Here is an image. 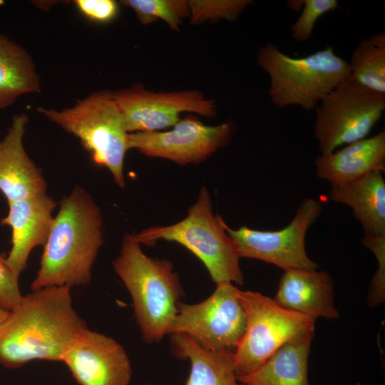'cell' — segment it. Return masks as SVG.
I'll return each instance as SVG.
<instances>
[{"label": "cell", "mask_w": 385, "mask_h": 385, "mask_svg": "<svg viewBox=\"0 0 385 385\" xmlns=\"http://www.w3.org/2000/svg\"><path fill=\"white\" fill-rule=\"evenodd\" d=\"M287 6L291 9L295 11L299 10L303 5V0L301 1H288L287 2Z\"/></svg>", "instance_id": "cell-29"}, {"label": "cell", "mask_w": 385, "mask_h": 385, "mask_svg": "<svg viewBox=\"0 0 385 385\" xmlns=\"http://www.w3.org/2000/svg\"><path fill=\"white\" fill-rule=\"evenodd\" d=\"M37 111L78 138L93 161L109 170L115 183L125 186L123 164L128 147L124 115L112 91L93 92L60 111L38 107Z\"/></svg>", "instance_id": "cell-5"}, {"label": "cell", "mask_w": 385, "mask_h": 385, "mask_svg": "<svg viewBox=\"0 0 385 385\" xmlns=\"http://www.w3.org/2000/svg\"><path fill=\"white\" fill-rule=\"evenodd\" d=\"M322 211L321 202L306 198L300 203L290 223L279 230L262 231L247 226L233 230L223 220L222 223L235 242L240 258L262 260L283 270H317L318 265L308 257L306 252L305 237Z\"/></svg>", "instance_id": "cell-10"}, {"label": "cell", "mask_w": 385, "mask_h": 385, "mask_svg": "<svg viewBox=\"0 0 385 385\" xmlns=\"http://www.w3.org/2000/svg\"><path fill=\"white\" fill-rule=\"evenodd\" d=\"M350 78L362 86L385 94V33L362 38L354 49Z\"/></svg>", "instance_id": "cell-22"}, {"label": "cell", "mask_w": 385, "mask_h": 385, "mask_svg": "<svg viewBox=\"0 0 385 385\" xmlns=\"http://www.w3.org/2000/svg\"><path fill=\"white\" fill-rule=\"evenodd\" d=\"M78 11L91 21L107 23L113 20L118 12V5L113 0H76Z\"/></svg>", "instance_id": "cell-27"}, {"label": "cell", "mask_w": 385, "mask_h": 385, "mask_svg": "<svg viewBox=\"0 0 385 385\" xmlns=\"http://www.w3.org/2000/svg\"><path fill=\"white\" fill-rule=\"evenodd\" d=\"M120 3L132 9L142 24L162 19L174 31H178L182 20L190 16L186 0H123Z\"/></svg>", "instance_id": "cell-23"}, {"label": "cell", "mask_w": 385, "mask_h": 385, "mask_svg": "<svg viewBox=\"0 0 385 385\" xmlns=\"http://www.w3.org/2000/svg\"><path fill=\"white\" fill-rule=\"evenodd\" d=\"M240 291L232 283L223 282L217 284L211 295L200 302H180L168 334H185L207 349L234 351L247 324Z\"/></svg>", "instance_id": "cell-9"}, {"label": "cell", "mask_w": 385, "mask_h": 385, "mask_svg": "<svg viewBox=\"0 0 385 385\" xmlns=\"http://www.w3.org/2000/svg\"><path fill=\"white\" fill-rule=\"evenodd\" d=\"M80 385H128L132 368L123 346L113 338L86 328L62 357Z\"/></svg>", "instance_id": "cell-13"}, {"label": "cell", "mask_w": 385, "mask_h": 385, "mask_svg": "<svg viewBox=\"0 0 385 385\" xmlns=\"http://www.w3.org/2000/svg\"><path fill=\"white\" fill-rule=\"evenodd\" d=\"M142 385H155V384H142Z\"/></svg>", "instance_id": "cell-31"}, {"label": "cell", "mask_w": 385, "mask_h": 385, "mask_svg": "<svg viewBox=\"0 0 385 385\" xmlns=\"http://www.w3.org/2000/svg\"><path fill=\"white\" fill-rule=\"evenodd\" d=\"M28 123L26 113L14 115L7 133L0 138V191L8 202L46 194L41 170L24 147Z\"/></svg>", "instance_id": "cell-15"}, {"label": "cell", "mask_w": 385, "mask_h": 385, "mask_svg": "<svg viewBox=\"0 0 385 385\" xmlns=\"http://www.w3.org/2000/svg\"><path fill=\"white\" fill-rule=\"evenodd\" d=\"M251 4V0H190V22L196 24L208 20L234 21Z\"/></svg>", "instance_id": "cell-24"}, {"label": "cell", "mask_w": 385, "mask_h": 385, "mask_svg": "<svg viewBox=\"0 0 385 385\" xmlns=\"http://www.w3.org/2000/svg\"><path fill=\"white\" fill-rule=\"evenodd\" d=\"M385 110V94L350 78L327 93L315 108L314 135L321 154L365 138Z\"/></svg>", "instance_id": "cell-8"}, {"label": "cell", "mask_w": 385, "mask_h": 385, "mask_svg": "<svg viewBox=\"0 0 385 385\" xmlns=\"http://www.w3.org/2000/svg\"><path fill=\"white\" fill-rule=\"evenodd\" d=\"M383 173L371 172L351 182L332 185L329 197L349 206L365 236L385 235V180Z\"/></svg>", "instance_id": "cell-18"}, {"label": "cell", "mask_w": 385, "mask_h": 385, "mask_svg": "<svg viewBox=\"0 0 385 385\" xmlns=\"http://www.w3.org/2000/svg\"><path fill=\"white\" fill-rule=\"evenodd\" d=\"M113 267L131 297L143 341L158 343L168 334L183 291L169 260L151 258L134 236L125 235Z\"/></svg>", "instance_id": "cell-3"}, {"label": "cell", "mask_w": 385, "mask_h": 385, "mask_svg": "<svg viewBox=\"0 0 385 385\" xmlns=\"http://www.w3.org/2000/svg\"><path fill=\"white\" fill-rule=\"evenodd\" d=\"M339 7L337 0H303L302 13L289 29L292 38L299 43L307 41L317 20L326 13Z\"/></svg>", "instance_id": "cell-25"}, {"label": "cell", "mask_w": 385, "mask_h": 385, "mask_svg": "<svg viewBox=\"0 0 385 385\" xmlns=\"http://www.w3.org/2000/svg\"><path fill=\"white\" fill-rule=\"evenodd\" d=\"M8 313L9 312L0 309V322L3 321V319L6 317Z\"/></svg>", "instance_id": "cell-30"}, {"label": "cell", "mask_w": 385, "mask_h": 385, "mask_svg": "<svg viewBox=\"0 0 385 385\" xmlns=\"http://www.w3.org/2000/svg\"><path fill=\"white\" fill-rule=\"evenodd\" d=\"M319 178L330 185L355 180L374 171L385 173V130L320 154L315 160Z\"/></svg>", "instance_id": "cell-17"}, {"label": "cell", "mask_w": 385, "mask_h": 385, "mask_svg": "<svg viewBox=\"0 0 385 385\" xmlns=\"http://www.w3.org/2000/svg\"><path fill=\"white\" fill-rule=\"evenodd\" d=\"M222 219L212 212L210 196L203 187L183 220L171 225L152 227L134 235L140 244L151 245L158 240L176 242L197 256L213 282L242 284L241 259L235 242L225 232Z\"/></svg>", "instance_id": "cell-6"}, {"label": "cell", "mask_w": 385, "mask_h": 385, "mask_svg": "<svg viewBox=\"0 0 385 385\" xmlns=\"http://www.w3.org/2000/svg\"><path fill=\"white\" fill-rule=\"evenodd\" d=\"M40 91V78L31 55L0 33V109L11 106L23 95Z\"/></svg>", "instance_id": "cell-21"}, {"label": "cell", "mask_w": 385, "mask_h": 385, "mask_svg": "<svg viewBox=\"0 0 385 385\" xmlns=\"http://www.w3.org/2000/svg\"><path fill=\"white\" fill-rule=\"evenodd\" d=\"M239 383H240V382H239ZM240 385H249V384H243V383H240Z\"/></svg>", "instance_id": "cell-32"}, {"label": "cell", "mask_w": 385, "mask_h": 385, "mask_svg": "<svg viewBox=\"0 0 385 385\" xmlns=\"http://www.w3.org/2000/svg\"><path fill=\"white\" fill-rule=\"evenodd\" d=\"M362 244L369 249L377 260V270L371 282L367 303L374 308L381 305L385 298V235L364 236Z\"/></svg>", "instance_id": "cell-26"}, {"label": "cell", "mask_w": 385, "mask_h": 385, "mask_svg": "<svg viewBox=\"0 0 385 385\" xmlns=\"http://www.w3.org/2000/svg\"><path fill=\"white\" fill-rule=\"evenodd\" d=\"M247 316L232 360L237 379L258 370L285 343L314 332L315 319L287 309L258 292L240 291Z\"/></svg>", "instance_id": "cell-7"}, {"label": "cell", "mask_w": 385, "mask_h": 385, "mask_svg": "<svg viewBox=\"0 0 385 385\" xmlns=\"http://www.w3.org/2000/svg\"><path fill=\"white\" fill-rule=\"evenodd\" d=\"M173 127L166 132L129 133V149L179 164L198 163L227 145L235 129L230 122L205 125L193 115L180 119Z\"/></svg>", "instance_id": "cell-11"}, {"label": "cell", "mask_w": 385, "mask_h": 385, "mask_svg": "<svg viewBox=\"0 0 385 385\" xmlns=\"http://www.w3.org/2000/svg\"><path fill=\"white\" fill-rule=\"evenodd\" d=\"M175 355L188 359L190 372L185 385H240L231 351H212L183 334H172Z\"/></svg>", "instance_id": "cell-20"}, {"label": "cell", "mask_w": 385, "mask_h": 385, "mask_svg": "<svg viewBox=\"0 0 385 385\" xmlns=\"http://www.w3.org/2000/svg\"><path fill=\"white\" fill-rule=\"evenodd\" d=\"M8 204L9 212L1 220V224L11 228V248L2 261L19 279L31 250L46 242L56 202L44 194Z\"/></svg>", "instance_id": "cell-14"}, {"label": "cell", "mask_w": 385, "mask_h": 385, "mask_svg": "<svg viewBox=\"0 0 385 385\" xmlns=\"http://www.w3.org/2000/svg\"><path fill=\"white\" fill-rule=\"evenodd\" d=\"M334 282L325 271L284 270L273 299L281 307L312 318L334 319L339 313L334 304Z\"/></svg>", "instance_id": "cell-16"}, {"label": "cell", "mask_w": 385, "mask_h": 385, "mask_svg": "<svg viewBox=\"0 0 385 385\" xmlns=\"http://www.w3.org/2000/svg\"><path fill=\"white\" fill-rule=\"evenodd\" d=\"M257 61L270 77L268 95L278 108L298 106L310 111L350 78L349 63L336 54L331 45L309 56L293 58L270 42L258 49Z\"/></svg>", "instance_id": "cell-4"}, {"label": "cell", "mask_w": 385, "mask_h": 385, "mask_svg": "<svg viewBox=\"0 0 385 385\" xmlns=\"http://www.w3.org/2000/svg\"><path fill=\"white\" fill-rule=\"evenodd\" d=\"M103 234L99 207L88 192L76 186L61 201L31 290L89 284Z\"/></svg>", "instance_id": "cell-2"}, {"label": "cell", "mask_w": 385, "mask_h": 385, "mask_svg": "<svg viewBox=\"0 0 385 385\" xmlns=\"http://www.w3.org/2000/svg\"><path fill=\"white\" fill-rule=\"evenodd\" d=\"M125 120L128 132H157L174 126L183 112L214 116L216 104L197 91L154 93L140 85L112 91Z\"/></svg>", "instance_id": "cell-12"}, {"label": "cell", "mask_w": 385, "mask_h": 385, "mask_svg": "<svg viewBox=\"0 0 385 385\" xmlns=\"http://www.w3.org/2000/svg\"><path fill=\"white\" fill-rule=\"evenodd\" d=\"M22 297L19 279L3 262L0 256V309L6 312L13 310Z\"/></svg>", "instance_id": "cell-28"}, {"label": "cell", "mask_w": 385, "mask_h": 385, "mask_svg": "<svg viewBox=\"0 0 385 385\" xmlns=\"http://www.w3.org/2000/svg\"><path fill=\"white\" fill-rule=\"evenodd\" d=\"M314 332L294 339L279 347L253 374L238 378L249 385H310L308 360Z\"/></svg>", "instance_id": "cell-19"}, {"label": "cell", "mask_w": 385, "mask_h": 385, "mask_svg": "<svg viewBox=\"0 0 385 385\" xmlns=\"http://www.w3.org/2000/svg\"><path fill=\"white\" fill-rule=\"evenodd\" d=\"M86 328L73 308L71 287L32 290L0 322V364L16 369L33 360L61 361Z\"/></svg>", "instance_id": "cell-1"}]
</instances>
